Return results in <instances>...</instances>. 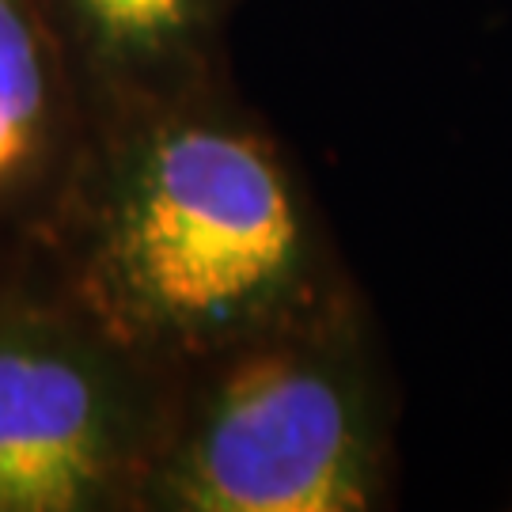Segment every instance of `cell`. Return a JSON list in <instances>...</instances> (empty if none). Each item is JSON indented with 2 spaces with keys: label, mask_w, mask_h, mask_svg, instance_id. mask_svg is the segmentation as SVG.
Returning a JSON list of instances; mask_svg holds the SVG:
<instances>
[{
  "label": "cell",
  "mask_w": 512,
  "mask_h": 512,
  "mask_svg": "<svg viewBox=\"0 0 512 512\" xmlns=\"http://www.w3.org/2000/svg\"><path fill=\"white\" fill-rule=\"evenodd\" d=\"M27 251H16V247H8V243H0V274H8L16 262H23Z\"/></svg>",
  "instance_id": "6"
},
{
  "label": "cell",
  "mask_w": 512,
  "mask_h": 512,
  "mask_svg": "<svg viewBox=\"0 0 512 512\" xmlns=\"http://www.w3.org/2000/svg\"><path fill=\"white\" fill-rule=\"evenodd\" d=\"M84 141V110L38 4L0 0V243L35 247Z\"/></svg>",
  "instance_id": "5"
},
{
  "label": "cell",
  "mask_w": 512,
  "mask_h": 512,
  "mask_svg": "<svg viewBox=\"0 0 512 512\" xmlns=\"http://www.w3.org/2000/svg\"><path fill=\"white\" fill-rule=\"evenodd\" d=\"M399 494V380L361 285L171 380L141 512H376Z\"/></svg>",
  "instance_id": "2"
},
{
  "label": "cell",
  "mask_w": 512,
  "mask_h": 512,
  "mask_svg": "<svg viewBox=\"0 0 512 512\" xmlns=\"http://www.w3.org/2000/svg\"><path fill=\"white\" fill-rule=\"evenodd\" d=\"M31 262L171 376L357 285L236 76L88 129Z\"/></svg>",
  "instance_id": "1"
},
{
  "label": "cell",
  "mask_w": 512,
  "mask_h": 512,
  "mask_svg": "<svg viewBox=\"0 0 512 512\" xmlns=\"http://www.w3.org/2000/svg\"><path fill=\"white\" fill-rule=\"evenodd\" d=\"M88 129L232 80L239 0H35Z\"/></svg>",
  "instance_id": "4"
},
{
  "label": "cell",
  "mask_w": 512,
  "mask_h": 512,
  "mask_svg": "<svg viewBox=\"0 0 512 512\" xmlns=\"http://www.w3.org/2000/svg\"><path fill=\"white\" fill-rule=\"evenodd\" d=\"M171 380L27 251L0 274V512H141Z\"/></svg>",
  "instance_id": "3"
}]
</instances>
